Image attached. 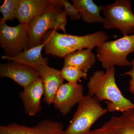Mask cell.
<instances>
[{
    "label": "cell",
    "mask_w": 134,
    "mask_h": 134,
    "mask_svg": "<svg viewBox=\"0 0 134 134\" xmlns=\"http://www.w3.org/2000/svg\"><path fill=\"white\" fill-rule=\"evenodd\" d=\"M72 1L84 22L88 24H103L104 18L100 15V5L98 6L92 0H73Z\"/></svg>",
    "instance_id": "obj_16"
},
{
    "label": "cell",
    "mask_w": 134,
    "mask_h": 134,
    "mask_svg": "<svg viewBox=\"0 0 134 134\" xmlns=\"http://www.w3.org/2000/svg\"><path fill=\"white\" fill-rule=\"evenodd\" d=\"M92 50L85 48L69 54L64 58V66L76 67L87 73L96 61V55Z\"/></svg>",
    "instance_id": "obj_15"
},
{
    "label": "cell",
    "mask_w": 134,
    "mask_h": 134,
    "mask_svg": "<svg viewBox=\"0 0 134 134\" xmlns=\"http://www.w3.org/2000/svg\"><path fill=\"white\" fill-rule=\"evenodd\" d=\"M108 111L94 97L84 96L64 134H88L93 124Z\"/></svg>",
    "instance_id": "obj_5"
},
{
    "label": "cell",
    "mask_w": 134,
    "mask_h": 134,
    "mask_svg": "<svg viewBox=\"0 0 134 134\" xmlns=\"http://www.w3.org/2000/svg\"><path fill=\"white\" fill-rule=\"evenodd\" d=\"M20 0H5L0 7V11L3 17L1 21L5 22L17 18Z\"/></svg>",
    "instance_id": "obj_18"
},
{
    "label": "cell",
    "mask_w": 134,
    "mask_h": 134,
    "mask_svg": "<svg viewBox=\"0 0 134 134\" xmlns=\"http://www.w3.org/2000/svg\"><path fill=\"white\" fill-rule=\"evenodd\" d=\"M61 122L46 119L34 126L29 127L16 123L0 126V134H64Z\"/></svg>",
    "instance_id": "obj_9"
},
{
    "label": "cell",
    "mask_w": 134,
    "mask_h": 134,
    "mask_svg": "<svg viewBox=\"0 0 134 134\" xmlns=\"http://www.w3.org/2000/svg\"><path fill=\"white\" fill-rule=\"evenodd\" d=\"M36 70L38 72L43 81L44 101L48 105L53 104L56 93L64 82L60 70L48 66V65L39 66Z\"/></svg>",
    "instance_id": "obj_11"
},
{
    "label": "cell",
    "mask_w": 134,
    "mask_h": 134,
    "mask_svg": "<svg viewBox=\"0 0 134 134\" xmlns=\"http://www.w3.org/2000/svg\"><path fill=\"white\" fill-rule=\"evenodd\" d=\"M97 57L101 66L106 70L115 66H132L127 59L134 52V34L123 36L114 41H104L97 47Z\"/></svg>",
    "instance_id": "obj_4"
},
{
    "label": "cell",
    "mask_w": 134,
    "mask_h": 134,
    "mask_svg": "<svg viewBox=\"0 0 134 134\" xmlns=\"http://www.w3.org/2000/svg\"><path fill=\"white\" fill-rule=\"evenodd\" d=\"M100 6L105 29H118L124 36L134 33V14L130 1L116 0L113 4Z\"/></svg>",
    "instance_id": "obj_6"
},
{
    "label": "cell",
    "mask_w": 134,
    "mask_h": 134,
    "mask_svg": "<svg viewBox=\"0 0 134 134\" xmlns=\"http://www.w3.org/2000/svg\"><path fill=\"white\" fill-rule=\"evenodd\" d=\"M83 95V87L81 84L68 82L59 89L54 100V107L63 116L68 114L73 107L78 104Z\"/></svg>",
    "instance_id": "obj_8"
},
{
    "label": "cell",
    "mask_w": 134,
    "mask_h": 134,
    "mask_svg": "<svg viewBox=\"0 0 134 134\" xmlns=\"http://www.w3.org/2000/svg\"><path fill=\"white\" fill-rule=\"evenodd\" d=\"M115 67L105 72L97 70L90 77L88 83V95L99 102L104 100L110 112L123 113L134 108V104L123 96L115 79Z\"/></svg>",
    "instance_id": "obj_1"
},
{
    "label": "cell",
    "mask_w": 134,
    "mask_h": 134,
    "mask_svg": "<svg viewBox=\"0 0 134 134\" xmlns=\"http://www.w3.org/2000/svg\"><path fill=\"white\" fill-rule=\"evenodd\" d=\"M66 15L55 0H53L49 9L44 14L32 20L28 23L29 44L28 49L42 43L43 37L51 30H62L66 33Z\"/></svg>",
    "instance_id": "obj_3"
},
{
    "label": "cell",
    "mask_w": 134,
    "mask_h": 134,
    "mask_svg": "<svg viewBox=\"0 0 134 134\" xmlns=\"http://www.w3.org/2000/svg\"><path fill=\"white\" fill-rule=\"evenodd\" d=\"M53 0H20L17 19L19 23L28 24L46 12Z\"/></svg>",
    "instance_id": "obj_13"
},
{
    "label": "cell",
    "mask_w": 134,
    "mask_h": 134,
    "mask_svg": "<svg viewBox=\"0 0 134 134\" xmlns=\"http://www.w3.org/2000/svg\"><path fill=\"white\" fill-rule=\"evenodd\" d=\"M105 124L116 134H134V108L112 117Z\"/></svg>",
    "instance_id": "obj_17"
},
{
    "label": "cell",
    "mask_w": 134,
    "mask_h": 134,
    "mask_svg": "<svg viewBox=\"0 0 134 134\" xmlns=\"http://www.w3.org/2000/svg\"><path fill=\"white\" fill-rule=\"evenodd\" d=\"M29 44L28 24L19 23L10 26L6 23L0 22V44L5 56L14 57L28 49Z\"/></svg>",
    "instance_id": "obj_7"
},
{
    "label": "cell",
    "mask_w": 134,
    "mask_h": 134,
    "mask_svg": "<svg viewBox=\"0 0 134 134\" xmlns=\"http://www.w3.org/2000/svg\"><path fill=\"white\" fill-rule=\"evenodd\" d=\"M64 10L66 16L72 20H79L81 16L74 5L68 0H55Z\"/></svg>",
    "instance_id": "obj_20"
},
{
    "label": "cell",
    "mask_w": 134,
    "mask_h": 134,
    "mask_svg": "<svg viewBox=\"0 0 134 134\" xmlns=\"http://www.w3.org/2000/svg\"><path fill=\"white\" fill-rule=\"evenodd\" d=\"M132 69L130 71L126 72L121 75V76L127 75L131 77V79L129 81V91L130 92L134 95V59L131 62Z\"/></svg>",
    "instance_id": "obj_21"
},
{
    "label": "cell",
    "mask_w": 134,
    "mask_h": 134,
    "mask_svg": "<svg viewBox=\"0 0 134 134\" xmlns=\"http://www.w3.org/2000/svg\"><path fill=\"white\" fill-rule=\"evenodd\" d=\"M0 76L12 79L24 89L40 77L32 68L12 62L1 64Z\"/></svg>",
    "instance_id": "obj_10"
},
{
    "label": "cell",
    "mask_w": 134,
    "mask_h": 134,
    "mask_svg": "<svg viewBox=\"0 0 134 134\" xmlns=\"http://www.w3.org/2000/svg\"><path fill=\"white\" fill-rule=\"evenodd\" d=\"M60 72L63 79L70 83L77 84L81 78L87 79V73L76 67L64 66Z\"/></svg>",
    "instance_id": "obj_19"
},
{
    "label": "cell",
    "mask_w": 134,
    "mask_h": 134,
    "mask_svg": "<svg viewBox=\"0 0 134 134\" xmlns=\"http://www.w3.org/2000/svg\"><path fill=\"white\" fill-rule=\"evenodd\" d=\"M43 95L44 85L41 77L29 85L19 93L26 114L33 116L40 112L41 99Z\"/></svg>",
    "instance_id": "obj_12"
},
{
    "label": "cell",
    "mask_w": 134,
    "mask_h": 134,
    "mask_svg": "<svg viewBox=\"0 0 134 134\" xmlns=\"http://www.w3.org/2000/svg\"><path fill=\"white\" fill-rule=\"evenodd\" d=\"M110 37L103 31L96 32L82 36L59 33L51 30L43 37L42 43L45 44L46 54L64 58L69 54L85 48L93 49L106 41Z\"/></svg>",
    "instance_id": "obj_2"
},
{
    "label": "cell",
    "mask_w": 134,
    "mask_h": 134,
    "mask_svg": "<svg viewBox=\"0 0 134 134\" xmlns=\"http://www.w3.org/2000/svg\"><path fill=\"white\" fill-rule=\"evenodd\" d=\"M88 134H116L105 123L103 126L97 129L91 130Z\"/></svg>",
    "instance_id": "obj_22"
},
{
    "label": "cell",
    "mask_w": 134,
    "mask_h": 134,
    "mask_svg": "<svg viewBox=\"0 0 134 134\" xmlns=\"http://www.w3.org/2000/svg\"><path fill=\"white\" fill-rule=\"evenodd\" d=\"M44 46V43H42L36 47L25 49L14 57L4 55L2 58L3 59L26 65L36 70L39 66L48 65V60L43 57L41 53Z\"/></svg>",
    "instance_id": "obj_14"
}]
</instances>
